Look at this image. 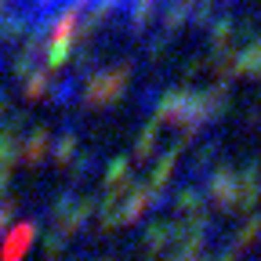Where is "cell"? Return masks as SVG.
I'll list each match as a JSON object with an SVG mask.
<instances>
[{"label":"cell","mask_w":261,"mask_h":261,"mask_svg":"<svg viewBox=\"0 0 261 261\" xmlns=\"http://www.w3.org/2000/svg\"><path fill=\"white\" fill-rule=\"evenodd\" d=\"M15 4L33 18H47L58 11H73V8H113V4H130V0H15Z\"/></svg>","instance_id":"1"}]
</instances>
